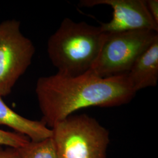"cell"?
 I'll use <instances>...</instances> for the list:
<instances>
[{"mask_svg":"<svg viewBox=\"0 0 158 158\" xmlns=\"http://www.w3.org/2000/svg\"><path fill=\"white\" fill-rule=\"evenodd\" d=\"M35 93L42 121L49 128L80 109L118 107L136 94L127 73L100 77L90 72L75 76L56 73L40 77Z\"/></svg>","mask_w":158,"mask_h":158,"instance_id":"1","label":"cell"},{"mask_svg":"<svg viewBox=\"0 0 158 158\" xmlns=\"http://www.w3.org/2000/svg\"><path fill=\"white\" fill-rule=\"evenodd\" d=\"M104 36L100 26L64 18L47 44L48 56L57 73L75 76L89 72L99 55Z\"/></svg>","mask_w":158,"mask_h":158,"instance_id":"2","label":"cell"},{"mask_svg":"<svg viewBox=\"0 0 158 158\" xmlns=\"http://www.w3.org/2000/svg\"><path fill=\"white\" fill-rule=\"evenodd\" d=\"M51 129L57 158H107L109 131L87 114H72Z\"/></svg>","mask_w":158,"mask_h":158,"instance_id":"3","label":"cell"},{"mask_svg":"<svg viewBox=\"0 0 158 158\" xmlns=\"http://www.w3.org/2000/svg\"><path fill=\"white\" fill-rule=\"evenodd\" d=\"M158 39V32L134 30L106 34L89 72L100 77L127 73L137 58Z\"/></svg>","mask_w":158,"mask_h":158,"instance_id":"4","label":"cell"},{"mask_svg":"<svg viewBox=\"0 0 158 158\" xmlns=\"http://www.w3.org/2000/svg\"><path fill=\"white\" fill-rule=\"evenodd\" d=\"M35 53L32 42L21 31V23L8 19L0 23V96L11 94L26 72Z\"/></svg>","mask_w":158,"mask_h":158,"instance_id":"5","label":"cell"},{"mask_svg":"<svg viewBox=\"0 0 158 158\" xmlns=\"http://www.w3.org/2000/svg\"><path fill=\"white\" fill-rule=\"evenodd\" d=\"M106 5L113 9L108 23H101L103 33H116L134 30H151L158 32V23L151 16L145 0H81L79 6L90 8Z\"/></svg>","mask_w":158,"mask_h":158,"instance_id":"6","label":"cell"},{"mask_svg":"<svg viewBox=\"0 0 158 158\" xmlns=\"http://www.w3.org/2000/svg\"><path fill=\"white\" fill-rule=\"evenodd\" d=\"M133 90L157 85L158 80V39L137 58L127 73Z\"/></svg>","mask_w":158,"mask_h":158,"instance_id":"7","label":"cell"},{"mask_svg":"<svg viewBox=\"0 0 158 158\" xmlns=\"http://www.w3.org/2000/svg\"><path fill=\"white\" fill-rule=\"evenodd\" d=\"M0 125L7 126L26 136L31 141H42L52 136V130L42 121L26 118L9 107L0 96Z\"/></svg>","mask_w":158,"mask_h":158,"instance_id":"8","label":"cell"},{"mask_svg":"<svg viewBox=\"0 0 158 158\" xmlns=\"http://www.w3.org/2000/svg\"><path fill=\"white\" fill-rule=\"evenodd\" d=\"M17 149L20 158H57L52 136L40 141H30Z\"/></svg>","mask_w":158,"mask_h":158,"instance_id":"9","label":"cell"},{"mask_svg":"<svg viewBox=\"0 0 158 158\" xmlns=\"http://www.w3.org/2000/svg\"><path fill=\"white\" fill-rule=\"evenodd\" d=\"M30 139L26 136L17 132L0 129V145L18 148L26 145Z\"/></svg>","mask_w":158,"mask_h":158,"instance_id":"10","label":"cell"},{"mask_svg":"<svg viewBox=\"0 0 158 158\" xmlns=\"http://www.w3.org/2000/svg\"><path fill=\"white\" fill-rule=\"evenodd\" d=\"M148 10L153 19L158 23V0H145Z\"/></svg>","mask_w":158,"mask_h":158,"instance_id":"11","label":"cell"},{"mask_svg":"<svg viewBox=\"0 0 158 158\" xmlns=\"http://www.w3.org/2000/svg\"><path fill=\"white\" fill-rule=\"evenodd\" d=\"M0 158H20L17 148L8 147L4 149L0 145Z\"/></svg>","mask_w":158,"mask_h":158,"instance_id":"12","label":"cell"}]
</instances>
